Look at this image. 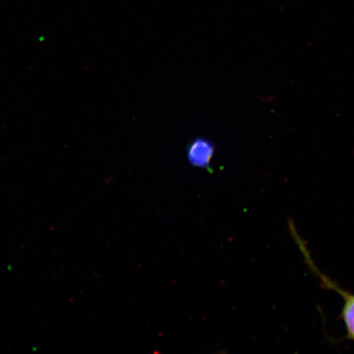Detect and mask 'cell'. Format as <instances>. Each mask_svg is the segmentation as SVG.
<instances>
[{
	"label": "cell",
	"instance_id": "6da1fadb",
	"mask_svg": "<svg viewBox=\"0 0 354 354\" xmlns=\"http://www.w3.org/2000/svg\"><path fill=\"white\" fill-rule=\"evenodd\" d=\"M290 231L295 242L297 243L299 249L302 253L305 263L307 264L310 271L319 280L321 285L325 289L330 290L337 293L343 299V307L342 314V321L346 330V338L354 342V294L345 290L337 283L323 274L318 268L310 254L307 245L303 239L300 237L295 225L292 221L289 223Z\"/></svg>",
	"mask_w": 354,
	"mask_h": 354
},
{
	"label": "cell",
	"instance_id": "7a4b0ae2",
	"mask_svg": "<svg viewBox=\"0 0 354 354\" xmlns=\"http://www.w3.org/2000/svg\"><path fill=\"white\" fill-rule=\"evenodd\" d=\"M214 151V146L209 141L205 139L196 140L190 144L188 150L189 162L196 167H206L209 165Z\"/></svg>",
	"mask_w": 354,
	"mask_h": 354
}]
</instances>
